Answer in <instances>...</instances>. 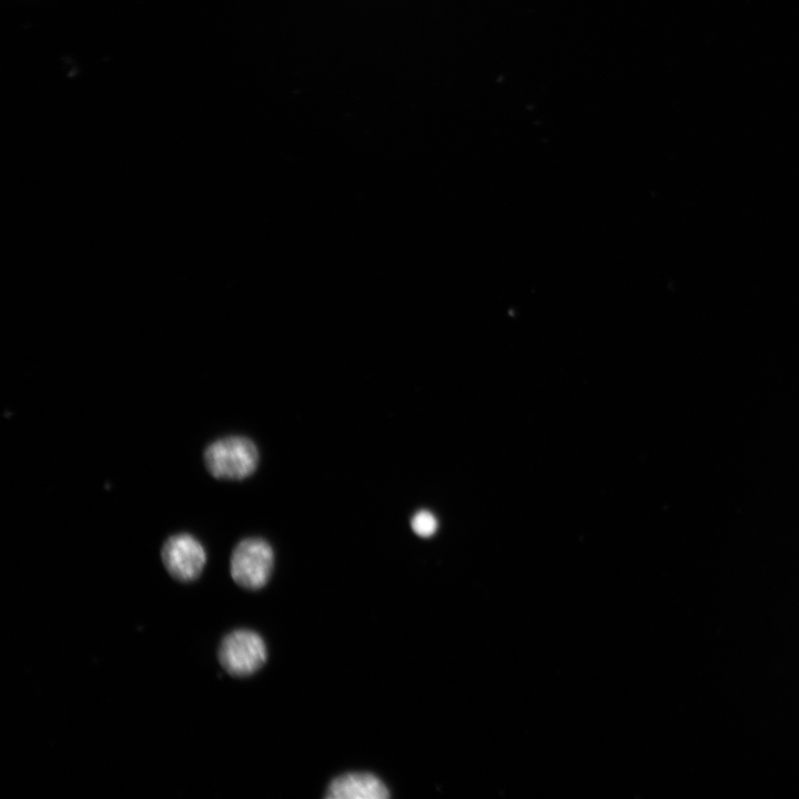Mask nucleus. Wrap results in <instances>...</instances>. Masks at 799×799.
I'll return each mask as SVG.
<instances>
[{
  "mask_svg": "<svg viewBox=\"0 0 799 799\" xmlns=\"http://www.w3.org/2000/svg\"><path fill=\"white\" fill-rule=\"evenodd\" d=\"M208 472L218 479L241 481L252 475L259 463L255 444L244 436H226L204 451Z\"/></svg>",
  "mask_w": 799,
  "mask_h": 799,
  "instance_id": "f257e3e1",
  "label": "nucleus"
},
{
  "mask_svg": "<svg viewBox=\"0 0 799 799\" xmlns=\"http://www.w3.org/2000/svg\"><path fill=\"white\" fill-rule=\"evenodd\" d=\"M273 549L261 538H245L234 547L230 559V573L233 580L246 589L263 587L272 573Z\"/></svg>",
  "mask_w": 799,
  "mask_h": 799,
  "instance_id": "f03ea898",
  "label": "nucleus"
},
{
  "mask_svg": "<svg viewBox=\"0 0 799 799\" xmlns=\"http://www.w3.org/2000/svg\"><path fill=\"white\" fill-rule=\"evenodd\" d=\"M218 658L227 674L244 677L254 674L264 665L266 647L255 631L236 629L222 639Z\"/></svg>",
  "mask_w": 799,
  "mask_h": 799,
  "instance_id": "7ed1b4c3",
  "label": "nucleus"
},
{
  "mask_svg": "<svg viewBox=\"0 0 799 799\" xmlns=\"http://www.w3.org/2000/svg\"><path fill=\"white\" fill-rule=\"evenodd\" d=\"M411 526L417 536L429 537L437 529V519L431 512L419 510L413 516Z\"/></svg>",
  "mask_w": 799,
  "mask_h": 799,
  "instance_id": "423d86ee",
  "label": "nucleus"
},
{
  "mask_svg": "<svg viewBox=\"0 0 799 799\" xmlns=\"http://www.w3.org/2000/svg\"><path fill=\"white\" fill-rule=\"evenodd\" d=\"M161 559L172 578L189 583L202 574L206 563V553L194 536L181 533L170 536L164 542Z\"/></svg>",
  "mask_w": 799,
  "mask_h": 799,
  "instance_id": "20e7f679",
  "label": "nucleus"
},
{
  "mask_svg": "<svg viewBox=\"0 0 799 799\" xmlns=\"http://www.w3.org/2000/svg\"><path fill=\"white\" fill-rule=\"evenodd\" d=\"M328 799H386L385 785L368 772H348L332 780L325 795Z\"/></svg>",
  "mask_w": 799,
  "mask_h": 799,
  "instance_id": "39448f33",
  "label": "nucleus"
}]
</instances>
